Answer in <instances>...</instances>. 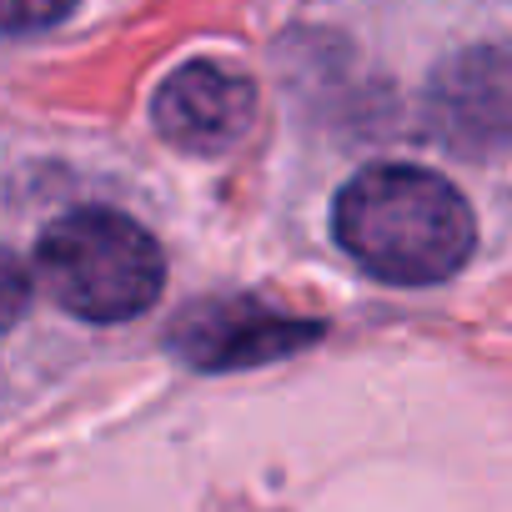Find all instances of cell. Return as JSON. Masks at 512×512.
<instances>
[{
    "label": "cell",
    "mask_w": 512,
    "mask_h": 512,
    "mask_svg": "<svg viewBox=\"0 0 512 512\" xmlns=\"http://www.w3.org/2000/svg\"><path fill=\"white\" fill-rule=\"evenodd\" d=\"M332 231L347 256L397 287L452 277L472 256V211L442 176L422 166H367L332 206Z\"/></svg>",
    "instance_id": "6da1fadb"
},
{
    "label": "cell",
    "mask_w": 512,
    "mask_h": 512,
    "mask_svg": "<svg viewBox=\"0 0 512 512\" xmlns=\"http://www.w3.org/2000/svg\"><path fill=\"white\" fill-rule=\"evenodd\" d=\"M36 277L56 307L106 327L156 307L166 287V256L141 221L86 206L46 226L36 246Z\"/></svg>",
    "instance_id": "7a4b0ae2"
},
{
    "label": "cell",
    "mask_w": 512,
    "mask_h": 512,
    "mask_svg": "<svg viewBox=\"0 0 512 512\" xmlns=\"http://www.w3.org/2000/svg\"><path fill=\"white\" fill-rule=\"evenodd\" d=\"M322 322L277 312L256 297H216V302H196L186 307L171 332L166 347L201 372H236V367H262L277 357H292L312 342H322Z\"/></svg>",
    "instance_id": "3957f363"
},
{
    "label": "cell",
    "mask_w": 512,
    "mask_h": 512,
    "mask_svg": "<svg viewBox=\"0 0 512 512\" xmlns=\"http://www.w3.org/2000/svg\"><path fill=\"white\" fill-rule=\"evenodd\" d=\"M427 131L452 156L487 161L512 146V51L472 46L427 86Z\"/></svg>",
    "instance_id": "277c9868"
},
{
    "label": "cell",
    "mask_w": 512,
    "mask_h": 512,
    "mask_svg": "<svg viewBox=\"0 0 512 512\" xmlns=\"http://www.w3.org/2000/svg\"><path fill=\"white\" fill-rule=\"evenodd\" d=\"M256 116V86L221 66V61H191L156 91V131L191 156H221L231 151Z\"/></svg>",
    "instance_id": "5b68a950"
},
{
    "label": "cell",
    "mask_w": 512,
    "mask_h": 512,
    "mask_svg": "<svg viewBox=\"0 0 512 512\" xmlns=\"http://www.w3.org/2000/svg\"><path fill=\"white\" fill-rule=\"evenodd\" d=\"M71 6H76V0H0V26H6L11 36L46 31L61 16H71Z\"/></svg>",
    "instance_id": "8992f818"
}]
</instances>
